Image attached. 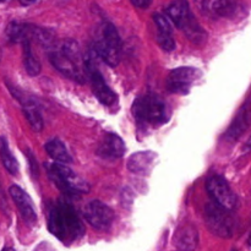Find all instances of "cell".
I'll return each instance as SVG.
<instances>
[{
  "instance_id": "1",
  "label": "cell",
  "mask_w": 251,
  "mask_h": 251,
  "mask_svg": "<svg viewBox=\"0 0 251 251\" xmlns=\"http://www.w3.org/2000/svg\"><path fill=\"white\" fill-rule=\"evenodd\" d=\"M48 229L63 244L70 245L85 234V227L80 216L70 202L60 199L48 207Z\"/></svg>"
},
{
  "instance_id": "2",
  "label": "cell",
  "mask_w": 251,
  "mask_h": 251,
  "mask_svg": "<svg viewBox=\"0 0 251 251\" xmlns=\"http://www.w3.org/2000/svg\"><path fill=\"white\" fill-rule=\"evenodd\" d=\"M51 65L60 74L78 83H85L88 77V63L83 58L77 42L66 39L48 51Z\"/></svg>"
},
{
  "instance_id": "3",
  "label": "cell",
  "mask_w": 251,
  "mask_h": 251,
  "mask_svg": "<svg viewBox=\"0 0 251 251\" xmlns=\"http://www.w3.org/2000/svg\"><path fill=\"white\" fill-rule=\"evenodd\" d=\"M132 114L139 129H153L169 120L166 102L156 95L140 96L132 103Z\"/></svg>"
},
{
  "instance_id": "4",
  "label": "cell",
  "mask_w": 251,
  "mask_h": 251,
  "mask_svg": "<svg viewBox=\"0 0 251 251\" xmlns=\"http://www.w3.org/2000/svg\"><path fill=\"white\" fill-rule=\"evenodd\" d=\"M167 15L174 22L178 28L186 34L191 42L201 44L207 38L205 29L196 21L195 16L191 14L190 7L186 1H174L167 7Z\"/></svg>"
},
{
  "instance_id": "5",
  "label": "cell",
  "mask_w": 251,
  "mask_h": 251,
  "mask_svg": "<svg viewBox=\"0 0 251 251\" xmlns=\"http://www.w3.org/2000/svg\"><path fill=\"white\" fill-rule=\"evenodd\" d=\"M93 50L109 66H117L122 59V41L113 24L105 21L100 28Z\"/></svg>"
},
{
  "instance_id": "6",
  "label": "cell",
  "mask_w": 251,
  "mask_h": 251,
  "mask_svg": "<svg viewBox=\"0 0 251 251\" xmlns=\"http://www.w3.org/2000/svg\"><path fill=\"white\" fill-rule=\"evenodd\" d=\"M46 169L50 180L65 195L74 196L88 193L90 190L88 184L65 164L49 163L46 164Z\"/></svg>"
},
{
  "instance_id": "7",
  "label": "cell",
  "mask_w": 251,
  "mask_h": 251,
  "mask_svg": "<svg viewBox=\"0 0 251 251\" xmlns=\"http://www.w3.org/2000/svg\"><path fill=\"white\" fill-rule=\"evenodd\" d=\"M6 34L10 41L15 43H31L32 41H36L49 48L54 41V33L49 29L19 22H10L6 27Z\"/></svg>"
},
{
  "instance_id": "8",
  "label": "cell",
  "mask_w": 251,
  "mask_h": 251,
  "mask_svg": "<svg viewBox=\"0 0 251 251\" xmlns=\"http://www.w3.org/2000/svg\"><path fill=\"white\" fill-rule=\"evenodd\" d=\"M205 222L211 233L221 238H230L234 232V218L229 215V211L218 205L207 203L205 207Z\"/></svg>"
},
{
  "instance_id": "9",
  "label": "cell",
  "mask_w": 251,
  "mask_h": 251,
  "mask_svg": "<svg viewBox=\"0 0 251 251\" xmlns=\"http://www.w3.org/2000/svg\"><path fill=\"white\" fill-rule=\"evenodd\" d=\"M201 77V71L191 66L176 68L169 73L166 85L169 92L178 95H188L195 82Z\"/></svg>"
},
{
  "instance_id": "10",
  "label": "cell",
  "mask_w": 251,
  "mask_h": 251,
  "mask_svg": "<svg viewBox=\"0 0 251 251\" xmlns=\"http://www.w3.org/2000/svg\"><path fill=\"white\" fill-rule=\"evenodd\" d=\"M206 189L216 205L220 207L227 211H233L237 207V196L223 176H210L206 181Z\"/></svg>"
},
{
  "instance_id": "11",
  "label": "cell",
  "mask_w": 251,
  "mask_h": 251,
  "mask_svg": "<svg viewBox=\"0 0 251 251\" xmlns=\"http://www.w3.org/2000/svg\"><path fill=\"white\" fill-rule=\"evenodd\" d=\"M83 217L97 230H108L114 221V212L102 201L93 200L83 207Z\"/></svg>"
},
{
  "instance_id": "12",
  "label": "cell",
  "mask_w": 251,
  "mask_h": 251,
  "mask_svg": "<svg viewBox=\"0 0 251 251\" xmlns=\"http://www.w3.org/2000/svg\"><path fill=\"white\" fill-rule=\"evenodd\" d=\"M10 91H11L12 95L16 97V100H19L22 104V110H24V114L26 117L27 122L29 123L32 129L34 131H41L43 129V118H42L41 110H39L37 102L33 98H29L22 91L17 90V88L11 87L10 86Z\"/></svg>"
},
{
  "instance_id": "13",
  "label": "cell",
  "mask_w": 251,
  "mask_h": 251,
  "mask_svg": "<svg viewBox=\"0 0 251 251\" xmlns=\"http://www.w3.org/2000/svg\"><path fill=\"white\" fill-rule=\"evenodd\" d=\"M9 193L10 196L12 198V200H14L15 205L19 208L20 213H21L25 222L28 226H31V227H34L37 221H38V218H37V213L36 211H34L33 202H32L28 194L25 190H22V189L17 185L10 186Z\"/></svg>"
},
{
  "instance_id": "14",
  "label": "cell",
  "mask_w": 251,
  "mask_h": 251,
  "mask_svg": "<svg viewBox=\"0 0 251 251\" xmlns=\"http://www.w3.org/2000/svg\"><path fill=\"white\" fill-rule=\"evenodd\" d=\"M88 77H90L91 80L93 93H95L96 97L98 98V100H100L102 104L108 105V107L114 105L115 102H117V95L113 92L112 88H110L109 86H108V83L105 82L102 74H100L97 69L88 65Z\"/></svg>"
},
{
  "instance_id": "15",
  "label": "cell",
  "mask_w": 251,
  "mask_h": 251,
  "mask_svg": "<svg viewBox=\"0 0 251 251\" xmlns=\"http://www.w3.org/2000/svg\"><path fill=\"white\" fill-rule=\"evenodd\" d=\"M157 153L152 151H141L131 154L127 161V169L137 176H149L157 161Z\"/></svg>"
},
{
  "instance_id": "16",
  "label": "cell",
  "mask_w": 251,
  "mask_h": 251,
  "mask_svg": "<svg viewBox=\"0 0 251 251\" xmlns=\"http://www.w3.org/2000/svg\"><path fill=\"white\" fill-rule=\"evenodd\" d=\"M173 242L178 251H194L199 245L198 229L193 225H181L174 233Z\"/></svg>"
},
{
  "instance_id": "17",
  "label": "cell",
  "mask_w": 251,
  "mask_h": 251,
  "mask_svg": "<svg viewBox=\"0 0 251 251\" xmlns=\"http://www.w3.org/2000/svg\"><path fill=\"white\" fill-rule=\"evenodd\" d=\"M153 21L158 28L157 43L164 51H172L176 49V41L173 37V28L168 17L163 14H154Z\"/></svg>"
},
{
  "instance_id": "18",
  "label": "cell",
  "mask_w": 251,
  "mask_h": 251,
  "mask_svg": "<svg viewBox=\"0 0 251 251\" xmlns=\"http://www.w3.org/2000/svg\"><path fill=\"white\" fill-rule=\"evenodd\" d=\"M125 153V144L118 135L107 134L97 149V154L102 158H120Z\"/></svg>"
},
{
  "instance_id": "19",
  "label": "cell",
  "mask_w": 251,
  "mask_h": 251,
  "mask_svg": "<svg viewBox=\"0 0 251 251\" xmlns=\"http://www.w3.org/2000/svg\"><path fill=\"white\" fill-rule=\"evenodd\" d=\"M206 11L212 16L217 17H233L238 12L239 5L234 1H227V0H213L203 4Z\"/></svg>"
},
{
  "instance_id": "20",
  "label": "cell",
  "mask_w": 251,
  "mask_h": 251,
  "mask_svg": "<svg viewBox=\"0 0 251 251\" xmlns=\"http://www.w3.org/2000/svg\"><path fill=\"white\" fill-rule=\"evenodd\" d=\"M46 151L56 163L59 164H69L73 162L71 154L69 153L68 149L59 139H53L46 144Z\"/></svg>"
},
{
  "instance_id": "21",
  "label": "cell",
  "mask_w": 251,
  "mask_h": 251,
  "mask_svg": "<svg viewBox=\"0 0 251 251\" xmlns=\"http://www.w3.org/2000/svg\"><path fill=\"white\" fill-rule=\"evenodd\" d=\"M0 158H1L5 169L10 174L16 176L19 173V163L10 151L9 144H7V140L5 137H0Z\"/></svg>"
},
{
  "instance_id": "22",
  "label": "cell",
  "mask_w": 251,
  "mask_h": 251,
  "mask_svg": "<svg viewBox=\"0 0 251 251\" xmlns=\"http://www.w3.org/2000/svg\"><path fill=\"white\" fill-rule=\"evenodd\" d=\"M22 48H24V65L27 74L31 76H37L41 73V63L32 53L31 43L28 42L22 43Z\"/></svg>"
},
{
  "instance_id": "23",
  "label": "cell",
  "mask_w": 251,
  "mask_h": 251,
  "mask_svg": "<svg viewBox=\"0 0 251 251\" xmlns=\"http://www.w3.org/2000/svg\"><path fill=\"white\" fill-rule=\"evenodd\" d=\"M248 124H249V123H248V115L244 109L240 112V114L235 118L234 123L230 125L229 130H228L227 134H226V139L229 140V141H234V140H237L238 137H239L240 135L247 130Z\"/></svg>"
},
{
  "instance_id": "24",
  "label": "cell",
  "mask_w": 251,
  "mask_h": 251,
  "mask_svg": "<svg viewBox=\"0 0 251 251\" xmlns=\"http://www.w3.org/2000/svg\"><path fill=\"white\" fill-rule=\"evenodd\" d=\"M27 158H28V162H29V169H31V174L33 176V178H37V176H38V164H37V161L34 159V156L33 153H32L29 150H27Z\"/></svg>"
},
{
  "instance_id": "25",
  "label": "cell",
  "mask_w": 251,
  "mask_h": 251,
  "mask_svg": "<svg viewBox=\"0 0 251 251\" xmlns=\"http://www.w3.org/2000/svg\"><path fill=\"white\" fill-rule=\"evenodd\" d=\"M131 2L132 5H135L137 7H141V9H146V7H149L152 4V1H139V0H134Z\"/></svg>"
},
{
  "instance_id": "26",
  "label": "cell",
  "mask_w": 251,
  "mask_h": 251,
  "mask_svg": "<svg viewBox=\"0 0 251 251\" xmlns=\"http://www.w3.org/2000/svg\"><path fill=\"white\" fill-rule=\"evenodd\" d=\"M34 251H54L53 248L50 247V244H48V243H42L39 247H37Z\"/></svg>"
},
{
  "instance_id": "27",
  "label": "cell",
  "mask_w": 251,
  "mask_h": 251,
  "mask_svg": "<svg viewBox=\"0 0 251 251\" xmlns=\"http://www.w3.org/2000/svg\"><path fill=\"white\" fill-rule=\"evenodd\" d=\"M1 251H15V250L12 249V248H4Z\"/></svg>"
},
{
  "instance_id": "28",
  "label": "cell",
  "mask_w": 251,
  "mask_h": 251,
  "mask_svg": "<svg viewBox=\"0 0 251 251\" xmlns=\"http://www.w3.org/2000/svg\"><path fill=\"white\" fill-rule=\"evenodd\" d=\"M248 244H249V245H250V247H251V234H250L249 239H248Z\"/></svg>"
},
{
  "instance_id": "29",
  "label": "cell",
  "mask_w": 251,
  "mask_h": 251,
  "mask_svg": "<svg viewBox=\"0 0 251 251\" xmlns=\"http://www.w3.org/2000/svg\"><path fill=\"white\" fill-rule=\"evenodd\" d=\"M233 251H235V250H233Z\"/></svg>"
}]
</instances>
